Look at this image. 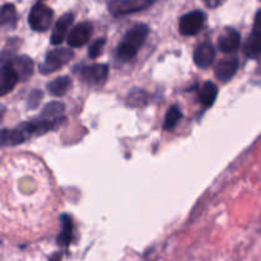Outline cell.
<instances>
[{"label":"cell","instance_id":"cell-26","mask_svg":"<svg viewBox=\"0 0 261 261\" xmlns=\"http://www.w3.org/2000/svg\"><path fill=\"white\" fill-rule=\"evenodd\" d=\"M222 2H223V0H204V3H205V5L208 8L219 7V5L222 4Z\"/></svg>","mask_w":261,"mask_h":261},{"label":"cell","instance_id":"cell-1","mask_svg":"<svg viewBox=\"0 0 261 261\" xmlns=\"http://www.w3.org/2000/svg\"><path fill=\"white\" fill-rule=\"evenodd\" d=\"M148 33H149V28L145 24H137L130 28L125 33L121 42L119 43L117 56L122 60H132L133 58H135L139 48L147 40Z\"/></svg>","mask_w":261,"mask_h":261},{"label":"cell","instance_id":"cell-6","mask_svg":"<svg viewBox=\"0 0 261 261\" xmlns=\"http://www.w3.org/2000/svg\"><path fill=\"white\" fill-rule=\"evenodd\" d=\"M92 32H93V25L91 22H81L74 25L73 30L70 31L68 36V43L70 47H82L88 42L91 38Z\"/></svg>","mask_w":261,"mask_h":261},{"label":"cell","instance_id":"cell-16","mask_svg":"<svg viewBox=\"0 0 261 261\" xmlns=\"http://www.w3.org/2000/svg\"><path fill=\"white\" fill-rule=\"evenodd\" d=\"M61 232L58 236V244L60 246H69L73 240V222L68 214H63L60 217Z\"/></svg>","mask_w":261,"mask_h":261},{"label":"cell","instance_id":"cell-3","mask_svg":"<svg viewBox=\"0 0 261 261\" xmlns=\"http://www.w3.org/2000/svg\"><path fill=\"white\" fill-rule=\"evenodd\" d=\"M155 0H112L109 4V10L114 17L132 14L147 9Z\"/></svg>","mask_w":261,"mask_h":261},{"label":"cell","instance_id":"cell-8","mask_svg":"<svg viewBox=\"0 0 261 261\" xmlns=\"http://www.w3.org/2000/svg\"><path fill=\"white\" fill-rule=\"evenodd\" d=\"M241 45V35L234 28H227L218 38V47L227 54L234 53Z\"/></svg>","mask_w":261,"mask_h":261},{"label":"cell","instance_id":"cell-2","mask_svg":"<svg viewBox=\"0 0 261 261\" xmlns=\"http://www.w3.org/2000/svg\"><path fill=\"white\" fill-rule=\"evenodd\" d=\"M74 53L71 51V48L68 47H58L51 50L50 53H47V55L45 56V60L41 63L40 65V71L42 74H50L54 71L59 70L60 68H63L64 65L69 63V61L73 59Z\"/></svg>","mask_w":261,"mask_h":261},{"label":"cell","instance_id":"cell-10","mask_svg":"<svg viewBox=\"0 0 261 261\" xmlns=\"http://www.w3.org/2000/svg\"><path fill=\"white\" fill-rule=\"evenodd\" d=\"M216 48L211 42H204L196 47L194 53V61L199 68H208L214 63Z\"/></svg>","mask_w":261,"mask_h":261},{"label":"cell","instance_id":"cell-5","mask_svg":"<svg viewBox=\"0 0 261 261\" xmlns=\"http://www.w3.org/2000/svg\"><path fill=\"white\" fill-rule=\"evenodd\" d=\"M205 22V14L201 10L186 13L180 19V32L184 36H194L201 30Z\"/></svg>","mask_w":261,"mask_h":261},{"label":"cell","instance_id":"cell-4","mask_svg":"<svg viewBox=\"0 0 261 261\" xmlns=\"http://www.w3.org/2000/svg\"><path fill=\"white\" fill-rule=\"evenodd\" d=\"M54 12L45 4H36L35 7L31 9L30 17H28V23L30 27L36 32H43L47 31L51 27V22H53Z\"/></svg>","mask_w":261,"mask_h":261},{"label":"cell","instance_id":"cell-13","mask_svg":"<svg viewBox=\"0 0 261 261\" xmlns=\"http://www.w3.org/2000/svg\"><path fill=\"white\" fill-rule=\"evenodd\" d=\"M239 69V59L228 58L219 61L216 66V76L221 82L231 81Z\"/></svg>","mask_w":261,"mask_h":261},{"label":"cell","instance_id":"cell-19","mask_svg":"<svg viewBox=\"0 0 261 261\" xmlns=\"http://www.w3.org/2000/svg\"><path fill=\"white\" fill-rule=\"evenodd\" d=\"M71 86V79L69 76H59L47 84L48 92L55 97H61L69 91Z\"/></svg>","mask_w":261,"mask_h":261},{"label":"cell","instance_id":"cell-21","mask_svg":"<svg viewBox=\"0 0 261 261\" xmlns=\"http://www.w3.org/2000/svg\"><path fill=\"white\" fill-rule=\"evenodd\" d=\"M182 117V112L178 109V106H171L170 110L166 114L165 124H163V129L165 130H172L175 129L176 125L178 124V121Z\"/></svg>","mask_w":261,"mask_h":261},{"label":"cell","instance_id":"cell-11","mask_svg":"<svg viewBox=\"0 0 261 261\" xmlns=\"http://www.w3.org/2000/svg\"><path fill=\"white\" fill-rule=\"evenodd\" d=\"M31 134L28 132L25 124L19 125L18 127L13 130L3 129L2 132V145L8 147V145H17L24 142L27 138H30Z\"/></svg>","mask_w":261,"mask_h":261},{"label":"cell","instance_id":"cell-23","mask_svg":"<svg viewBox=\"0 0 261 261\" xmlns=\"http://www.w3.org/2000/svg\"><path fill=\"white\" fill-rule=\"evenodd\" d=\"M105 43H106V38L101 37V38H97L93 43L91 45L88 50V55L91 59H96L101 55L102 53V48H103Z\"/></svg>","mask_w":261,"mask_h":261},{"label":"cell","instance_id":"cell-20","mask_svg":"<svg viewBox=\"0 0 261 261\" xmlns=\"http://www.w3.org/2000/svg\"><path fill=\"white\" fill-rule=\"evenodd\" d=\"M17 10L13 4H4L0 13V23L3 27H15L17 24Z\"/></svg>","mask_w":261,"mask_h":261},{"label":"cell","instance_id":"cell-17","mask_svg":"<svg viewBox=\"0 0 261 261\" xmlns=\"http://www.w3.org/2000/svg\"><path fill=\"white\" fill-rule=\"evenodd\" d=\"M218 96V88L213 82H205L199 89V99L205 107L212 106Z\"/></svg>","mask_w":261,"mask_h":261},{"label":"cell","instance_id":"cell-14","mask_svg":"<svg viewBox=\"0 0 261 261\" xmlns=\"http://www.w3.org/2000/svg\"><path fill=\"white\" fill-rule=\"evenodd\" d=\"M63 114H64V103L55 101L46 105L38 117H40L41 120H43V121L51 122V124H54L56 126V125L60 122V120L63 119Z\"/></svg>","mask_w":261,"mask_h":261},{"label":"cell","instance_id":"cell-12","mask_svg":"<svg viewBox=\"0 0 261 261\" xmlns=\"http://www.w3.org/2000/svg\"><path fill=\"white\" fill-rule=\"evenodd\" d=\"M73 13H66V14H64L63 17L55 23V27H54L53 33H51V43H53V45L58 46L63 42L66 33H68L69 27H70L71 23H73Z\"/></svg>","mask_w":261,"mask_h":261},{"label":"cell","instance_id":"cell-25","mask_svg":"<svg viewBox=\"0 0 261 261\" xmlns=\"http://www.w3.org/2000/svg\"><path fill=\"white\" fill-rule=\"evenodd\" d=\"M254 31H255V32L260 33V35H261V9L256 13V15H255Z\"/></svg>","mask_w":261,"mask_h":261},{"label":"cell","instance_id":"cell-15","mask_svg":"<svg viewBox=\"0 0 261 261\" xmlns=\"http://www.w3.org/2000/svg\"><path fill=\"white\" fill-rule=\"evenodd\" d=\"M8 63L17 70L20 81H25V79H28L33 74V61L28 56H15V58H13Z\"/></svg>","mask_w":261,"mask_h":261},{"label":"cell","instance_id":"cell-7","mask_svg":"<svg viewBox=\"0 0 261 261\" xmlns=\"http://www.w3.org/2000/svg\"><path fill=\"white\" fill-rule=\"evenodd\" d=\"M109 75V66L106 64H93L84 66L81 71V78L88 84H101Z\"/></svg>","mask_w":261,"mask_h":261},{"label":"cell","instance_id":"cell-9","mask_svg":"<svg viewBox=\"0 0 261 261\" xmlns=\"http://www.w3.org/2000/svg\"><path fill=\"white\" fill-rule=\"evenodd\" d=\"M19 81V75H18L17 70L10 65L9 63H3L2 66V75H0V93L2 96H5L9 93L15 84Z\"/></svg>","mask_w":261,"mask_h":261},{"label":"cell","instance_id":"cell-18","mask_svg":"<svg viewBox=\"0 0 261 261\" xmlns=\"http://www.w3.org/2000/svg\"><path fill=\"white\" fill-rule=\"evenodd\" d=\"M245 54L247 58L257 59L261 56V35L252 31L251 35L247 37L244 47Z\"/></svg>","mask_w":261,"mask_h":261},{"label":"cell","instance_id":"cell-27","mask_svg":"<svg viewBox=\"0 0 261 261\" xmlns=\"http://www.w3.org/2000/svg\"><path fill=\"white\" fill-rule=\"evenodd\" d=\"M260 2H261V0H260Z\"/></svg>","mask_w":261,"mask_h":261},{"label":"cell","instance_id":"cell-22","mask_svg":"<svg viewBox=\"0 0 261 261\" xmlns=\"http://www.w3.org/2000/svg\"><path fill=\"white\" fill-rule=\"evenodd\" d=\"M148 102V94L142 89H134L127 96V103L133 107L145 106Z\"/></svg>","mask_w":261,"mask_h":261},{"label":"cell","instance_id":"cell-24","mask_svg":"<svg viewBox=\"0 0 261 261\" xmlns=\"http://www.w3.org/2000/svg\"><path fill=\"white\" fill-rule=\"evenodd\" d=\"M41 99H42V92L41 91H33L30 94V98H28V109H36V107L40 105Z\"/></svg>","mask_w":261,"mask_h":261}]
</instances>
